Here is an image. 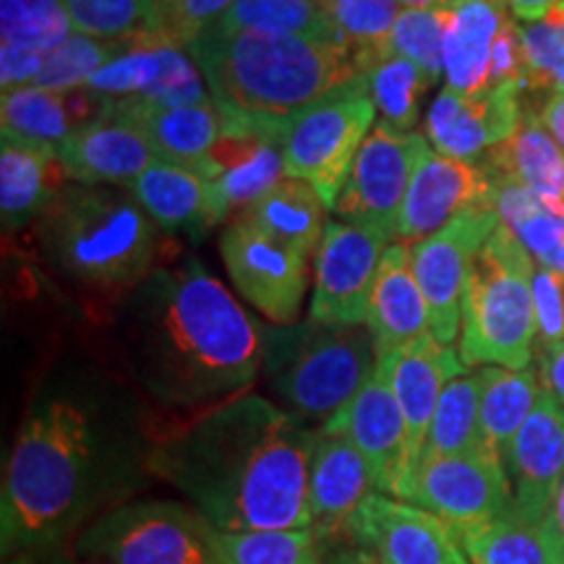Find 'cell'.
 Masks as SVG:
<instances>
[{"instance_id": "1", "label": "cell", "mask_w": 564, "mask_h": 564, "mask_svg": "<svg viewBox=\"0 0 564 564\" xmlns=\"http://www.w3.org/2000/svg\"><path fill=\"white\" fill-rule=\"evenodd\" d=\"M131 390L123 377L74 366L34 398L3 474V560L55 544L100 499L147 474L152 426Z\"/></svg>"}, {"instance_id": "2", "label": "cell", "mask_w": 564, "mask_h": 564, "mask_svg": "<svg viewBox=\"0 0 564 564\" xmlns=\"http://www.w3.org/2000/svg\"><path fill=\"white\" fill-rule=\"evenodd\" d=\"M118 377L171 415H192L251 392L262 333L194 257H175L110 303L105 324Z\"/></svg>"}, {"instance_id": "3", "label": "cell", "mask_w": 564, "mask_h": 564, "mask_svg": "<svg viewBox=\"0 0 564 564\" xmlns=\"http://www.w3.org/2000/svg\"><path fill=\"white\" fill-rule=\"evenodd\" d=\"M319 432L257 392L154 423L147 474L217 531L312 528L308 476Z\"/></svg>"}, {"instance_id": "4", "label": "cell", "mask_w": 564, "mask_h": 564, "mask_svg": "<svg viewBox=\"0 0 564 564\" xmlns=\"http://www.w3.org/2000/svg\"><path fill=\"white\" fill-rule=\"evenodd\" d=\"M186 53L217 108L272 129L329 97L369 87L340 40L207 30Z\"/></svg>"}, {"instance_id": "5", "label": "cell", "mask_w": 564, "mask_h": 564, "mask_svg": "<svg viewBox=\"0 0 564 564\" xmlns=\"http://www.w3.org/2000/svg\"><path fill=\"white\" fill-rule=\"evenodd\" d=\"M32 230L47 270L110 303L178 257L173 238L118 186L70 181Z\"/></svg>"}, {"instance_id": "6", "label": "cell", "mask_w": 564, "mask_h": 564, "mask_svg": "<svg viewBox=\"0 0 564 564\" xmlns=\"http://www.w3.org/2000/svg\"><path fill=\"white\" fill-rule=\"evenodd\" d=\"M377 371L364 324L303 322L262 329V373L280 408L308 429L324 426ZM316 429V432H319Z\"/></svg>"}, {"instance_id": "7", "label": "cell", "mask_w": 564, "mask_h": 564, "mask_svg": "<svg viewBox=\"0 0 564 564\" xmlns=\"http://www.w3.org/2000/svg\"><path fill=\"white\" fill-rule=\"evenodd\" d=\"M535 262L505 225L470 264L463 291L460 361L465 369H528L539 340L533 299Z\"/></svg>"}, {"instance_id": "8", "label": "cell", "mask_w": 564, "mask_h": 564, "mask_svg": "<svg viewBox=\"0 0 564 564\" xmlns=\"http://www.w3.org/2000/svg\"><path fill=\"white\" fill-rule=\"evenodd\" d=\"M220 533L192 505L129 502L84 528L76 556L89 564H223Z\"/></svg>"}, {"instance_id": "9", "label": "cell", "mask_w": 564, "mask_h": 564, "mask_svg": "<svg viewBox=\"0 0 564 564\" xmlns=\"http://www.w3.org/2000/svg\"><path fill=\"white\" fill-rule=\"evenodd\" d=\"M377 105L369 87L343 91L280 123L278 144L288 178H301L319 192L327 209H335L352 160L373 129Z\"/></svg>"}, {"instance_id": "10", "label": "cell", "mask_w": 564, "mask_h": 564, "mask_svg": "<svg viewBox=\"0 0 564 564\" xmlns=\"http://www.w3.org/2000/svg\"><path fill=\"white\" fill-rule=\"evenodd\" d=\"M432 152L419 131H398L377 123L366 137L361 152L337 196L335 212L345 223L371 225L387 230L394 241V225L423 158Z\"/></svg>"}, {"instance_id": "11", "label": "cell", "mask_w": 564, "mask_h": 564, "mask_svg": "<svg viewBox=\"0 0 564 564\" xmlns=\"http://www.w3.org/2000/svg\"><path fill=\"white\" fill-rule=\"evenodd\" d=\"M502 225L491 207L468 209L442 230L411 246V262L432 319V335L442 345L460 337L463 291L470 264L484 243Z\"/></svg>"}, {"instance_id": "12", "label": "cell", "mask_w": 564, "mask_h": 564, "mask_svg": "<svg viewBox=\"0 0 564 564\" xmlns=\"http://www.w3.org/2000/svg\"><path fill=\"white\" fill-rule=\"evenodd\" d=\"M392 236L371 225L329 220L316 251L308 319L322 324H366L379 264Z\"/></svg>"}, {"instance_id": "13", "label": "cell", "mask_w": 564, "mask_h": 564, "mask_svg": "<svg viewBox=\"0 0 564 564\" xmlns=\"http://www.w3.org/2000/svg\"><path fill=\"white\" fill-rule=\"evenodd\" d=\"M220 257L238 295L278 327L295 324L306 299L308 262L253 225L232 220L223 230Z\"/></svg>"}, {"instance_id": "14", "label": "cell", "mask_w": 564, "mask_h": 564, "mask_svg": "<svg viewBox=\"0 0 564 564\" xmlns=\"http://www.w3.org/2000/svg\"><path fill=\"white\" fill-rule=\"evenodd\" d=\"M343 539L369 564H470L453 528L436 514L379 491L358 507Z\"/></svg>"}, {"instance_id": "15", "label": "cell", "mask_w": 564, "mask_h": 564, "mask_svg": "<svg viewBox=\"0 0 564 564\" xmlns=\"http://www.w3.org/2000/svg\"><path fill=\"white\" fill-rule=\"evenodd\" d=\"M411 502L463 535L510 512L512 486L505 463L489 453L434 457L421 463Z\"/></svg>"}, {"instance_id": "16", "label": "cell", "mask_w": 564, "mask_h": 564, "mask_svg": "<svg viewBox=\"0 0 564 564\" xmlns=\"http://www.w3.org/2000/svg\"><path fill=\"white\" fill-rule=\"evenodd\" d=\"M319 432L343 436L364 455L379 494L411 502L415 476L408 455V429L398 398L382 371H373L364 390L335 419L324 423Z\"/></svg>"}, {"instance_id": "17", "label": "cell", "mask_w": 564, "mask_h": 564, "mask_svg": "<svg viewBox=\"0 0 564 564\" xmlns=\"http://www.w3.org/2000/svg\"><path fill=\"white\" fill-rule=\"evenodd\" d=\"M525 84H502L484 95L444 87L426 112V137L436 152L474 162L505 144L523 121Z\"/></svg>"}, {"instance_id": "18", "label": "cell", "mask_w": 564, "mask_h": 564, "mask_svg": "<svg viewBox=\"0 0 564 564\" xmlns=\"http://www.w3.org/2000/svg\"><path fill=\"white\" fill-rule=\"evenodd\" d=\"M494 194L497 186L478 162L455 160L432 150L423 158L408 188L394 225V241L415 246L463 212L478 207L494 209Z\"/></svg>"}, {"instance_id": "19", "label": "cell", "mask_w": 564, "mask_h": 564, "mask_svg": "<svg viewBox=\"0 0 564 564\" xmlns=\"http://www.w3.org/2000/svg\"><path fill=\"white\" fill-rule=\"evenodd\" d=\"M505 470L512 486L510 510L531 523H544L564 478V408L552 392H541L510 453Z\"/></svg>"}, {"instance_id": "20", "label": "cell", "mask_w": 564, "mask_h": 564, "mask_svg": "<svg viewBox=\"0 0 564 564\" xmlns=\"http://www.w3.org/2000/svg\"><path fill=\"white\" fill-rule=\"evenodd\" d=\"M87 87L116 100H144L165 108L212 102L207 82L192 55L165 42H139L97 70Z\"/></svg>"}, {"instance_id": "21", "label": "cell", "mask_w": 564, "mask_h": 564, "mask_svg": "<svg viewBox=\"0 0 564 564\" xmlns=\"http://www.w3.org/2000/svg\"><path fill=\"white\" fill-rule=\"evenodd\" d=\"M377 369L387 377L403 411L408 455H411L415 476L444 387L465 371L460 352L453 345H442L434 335H423L405 348L377 358Z\"/></svg>"}, {"instance_id": "22", "label": "cell", "mask_w": 564, "mask_h": 564, "mask_svg": "<svg viewBox=\"0 0 564 564\" xmlns=\"http://www.w3.org/2000/svg\"><path fill=\"white\" fill-rule=\"evenodd\" d=\"M141 209L160 225L167 236L202 241L232 215L215 181L173 162H158L144 175L126 186Z\"/></svg>"}, {"instance_id": "23", "label": "cell", "mask_w": 564, "mask_h": 564, "mask_svg": "<svg viewBox=\"0 0 564 564\" xmlns=\"http://www.w3.org/2000/svg\"><path fill=\"white\" fill-rule=\"evenodd\" d=\"M373 491L377 481L364 455L343 436L319 432L308 476V507L316 541L333 544L343 539L352 514Z\"/></svg>"}, {"instance_id": "24", "label": "cell", "mask_w": 564, "mask_h": 564, "mask_svg": "<svg viewBox=\"0 0 564 564\" xmlns=\"http://www.w3.org/2000/svg\"><path fill=\"white\" fill-rule=\"evenodd\" d=\"M55 152L68 178L87 183V186L126 188L152 165L162 162L152 141L137 126L116 116L76 131L74 137L61 141Z\"/></svg>"}, {"instance_id": "25", "label": "cell", "mask_w": 564, "mask_h": 564, "mask_svg": "<svg viewBox=\"0 0 564 564\" xmlns=\"http://www.w3.org/2000/svg\"><path fill=\"white\" fill-rule=\"evenodd\" d=\"M110 110L112 97L87 84L74 89H42L30 84L3 91L0 126L6 137L58 147L76 131L108 118Z\"/></svg>"}, {"instance_id": "26", "label": "cell", "mask_w": 564, "mask_h": 564, "mask_svg": "<svg viewBox=\"0 0 564 564\" xmlns=\"http://www.w3.org/2000/svg\"><path fill=\"white\" fill-rule=\"evenodd\" d=\"M366 329L373 340L377 358L390 356L423 335H432L426 299L413 272L411 246L398 241L387 246L373 280Z\"/></svg>"}, {"instance_id": "27", "label": "cell", "mask_w": 564, "mask_h": 564, "mask_svg": "<svg viewBox=\"0 0 564 564\" xmlns=\"http://www.w3.org/2000/svg\"><path fill=\"white\" fill-rule=\"evenodd\" d=\"M70 183L51 144L6 137L0 141V217L3 230L34 228Z\"/></svg>"}, {"instance_id": "28", "label": "cell", "mask_w": 564, "mask_h": 564, "mask_svg": "<svg viewBox=\"0 0 564 564\" xmlns=\"http://www.w3.org/2000/svg\"><path fill=\"white\" fill-rule=\"evenodd\" d=\"M512 11L499 0H453L444 37V82L460 95H484L491 87L494 55Z\"/></svg>"}, {"instance_id": "29", "label": "cell", "mask_w": 564, "mask_h": 564, "mask_svg": "<svg viewBox=\"0 0 564 564\" xmlns=\"http://www.w3.org/2000/svg\"><path fill=\"white\" fill-rule=\"evenodd\" d=\"M110 116L137 126L152 141L162 162H173V165L196 173L207 154L215 150L225 129L223 112L217 110L215 100L188 105V108H165V105L144 100H116L112 97Z\"/></svg>"}, {"instance_id": "30", "label": "cell", "mask_w": 564, "mask_h": 564, "mask_svg": "<svg viewBox=\"0 0 564 564\" xmlns=\"http://www.w3.org/2000/svg\"><path fill=\"white\" fill-rule=\"evenodd\" d=\"M478 165L491 181L520 183L564 215V150L541 121V112L525 110L518 131L486 152Z\"/></svg>"}, {"instance_id": "31", "label": "cell", "mask_w": 564, "mask_h": 564, "mask_svg": "<svg viewBox=\"0 0 564 564\" xmlns=\"http://www.w3.org/2000/svg\"><path fill=\"white\" fill-rule=\"evenodd\" d=\"M324 212H327V204L312 183L285 175L278 186L259 196L236 217L272 236L274 241L285 243L308 262L312 253L319 251L324 230H327L329 220Z\"/></svg>"}, {"instance_id": "32", "label": "cell", "mask_w": 564, "mask_h": 564, "mask_svg": "<svg viewBox=\"0 0 564 564\" xmlns=\"http://www.w3.org/2000/svg\"><path fill=\"white\" fill-rule=\"evenodd\" d=\"M481 371V436L486 453L505 463L514 436L533 413L544 387L531 369L484 366Z\"/></svg>"}, {"instance_id": "33", "label": "cell", "mask_w": 564, "mask_h": 564, "mask_svg": "<svg viewBox=\"0 0 564 564\" xmlns=\"http://www.w3.org/2000/svg\"><path fill=\"white\" fill-rule=\"evenodd\" d=\"M494 212L507 230L525 246L535 267L564 274V215L512 181H494Z\"/></svg>"}, {"instance_id": "34", "label": "cell", "mask_w": 564, "mask_h": 564, "mask_svg": "<svg viewBox=\"0 0 564 564\" xmlns=\"http://www.w3.org/2000/svg\"><path fill=\"white\" fill-rule=\"evenodd\" d=\"M481 371H463L444 387L421 463L434 457L486 453L481 436ZM421 468V465H419Z\"/></svg>"}, {"instance_id": "35", "label": "cell", "mask_w": 564, "mask_h": 564, "mask_svg": "<svg viewBox=\"0 0 564 564\" xmlns=\"http://www.w3.org/2000/svg\"><path fill=\"white\" fill-rule=\"evenodd\" d=\"M470 564H562L544 523L512 510L481 528L457 535Z\"/></svg>"}, {"instance_id": "36", "label": "cell", "mask_w": 564, "mask_h": 564, "mask_svg": "<svg viewBox=\"0 0 564 564\" xmlns=\"http://www.w3.org/2000/svg\"><path fill=\"white\" fill-rule=\"evenodd\" d=\"M212 30L340 40L319 0H236Z\"/></svg>"}, {"instance_id": "37", "label": "cell", "mask_w": 564, "mask_h": 564, "mask_svg": "<svg viewBox=\"0 0 564 564\" xmlns=\"http://www.w3.org/2000/svg\"><path fill=\"white\" fill-rule=\"evenodd\" d=\"M324 11L364 74L392 53L390 34L403 13L398 0H324Z\"/></svg>"}, {"instance_id": "38", "label": "cell", "mask_w": 564, "mask_h": 564, "mask_svg": "<svg viewBox=\"0 0 564 564\" xmlns=\"http://www.w3.org/2000/svg\"><path fill=\"white\" fill-rule=\"evenodd\" d=\"M74 34L61 0H0V47L47 58Z\"/></svg>"}, {"instance_id": "39", "label": "cell", "mask_w": 564, "mask_h": 564, "mask_svg": "<svg viewBox=\"0 0 564 564\" xmlns=\"http://www.w3.org/2000/svg\"><path fill=\"white\" fill-rule=\"evenodd\" d=\"M74 32L100 40L154 42L162 0H61Z\"/></svg>"}, {"instance_id": "40", "label": "cell", "mask_w": 564, "mask_h": 564, "mask_svg": "<svg viewBox=\"0 0 564 564\" xmlns=\"http://www.w3.org/2000/svg\"><path fill=\"white\" fill-rule=\"evenodd\" d=\"M369 95L382 121L398 131H413L419 121L421 100L434 87L429 76L415 63L400 58V55H384L369 74Z\"/></svg>"}, {"instance_id": "41", "label": "cell", "mask_w": 564, "mask_h": 564, "mask_svg": "<svg viewBox=\"0 0 564 564\" xmlns=\"http://www.w3.org/2000/svg\"><path fill=\"white\" fill-rule=\"evenodd\" d=\"M139 40H100L74 32L58 51L47 55L34 87L42 89H74L84 87L97 70L129 53Z\"/></svg>"}, {"instance_id": "42", "label": "cell", "mask_w": 564, "mask_h": 564, "mask_svg": "<svg viewBox=\"0 0 564 564\" xmlns=\"http://www.w3.org/2000/svg\"><path fill=\"white\" fill-rule=\"evenodd\" d=\"M223 564H324L312 528L220 533Z\"/></svg>"}, {"instance_id": "43", "label": "cell", "mask_w": 564, "mask_h": 564, "mask_svg": "<svg viewBox=\"0 0 564 564\" xmlns=\"http://www.w3.org/2000/svg\"><path fill=\"white\" fill-rule=\"evenodd\" d=\"M449 6L440 9H403L390 34V51L419 66L429 82L444 76V37H447Z\"/></svg>"}, {"instance_id": "44", "label": "cell", "mask_w": 564, "mask_h": 564, "mask_svg": "<svg viewBox=\"0 0 564 564\" xmlns=\"http://www.w3.org/2000/svg\"><path fill=\"white\" fill-rule=\"evenodd\" d=\"M528 63L525 91L564 95V3L535 21H520Z\"/></svg>"}, {"instance_id": "45", "label": "cell", "mask_w": 564, "mask_h": 564, "mask_svg": "<svg viewBox=\"0 0 564 564\" xmlns=\"http://www.w3.org/2000/svg\"><path fill=\"white\" fill-rule=\"evenodd\" d=\"M232 3L236 0H162L154 42L186 51L230 11Z\"/></svg>"}, {"instance_id": "46", "label": "cell", "mask_w": 564, "mask_h": 564, "mask_svg": "<svg viewBox=\"0 0 564 564\" xmlns=\"http://www.w3.org/2000/svg\"><path fill=\"white\" fill-rule=\"evenodd\" d=\"M541 379H544V390L552 392L564 408V340L544 348V358H541Z\"/></svg>"}, {"instance_id": "47", "label": "cell", "mask_w": 564, "mask_h": 564, "mask_svg": "<svg viewBox=\"0 0 564 564\" xmlns=\"http://www.w3.org/2000/svg\"><path fill=\"white\" fill-rule=\"evenodd\" d=\"M499 3L507 6L518 21H535L564 3V0H499Z\"/></svg>"}, {"instance_id": "48", "label": "cell", "mask_w": 564, "mask_h": 564, "mask_svg": "<svg viewBox=\"0 0 564 564\" xmlns=\"http://www.w3.org/2000/svg\"><path fill=\"white\" fill-rule=\"evenodd\" d=\"M544 525H546L549 535H552V541H554V546H556V554H560V560L564 564V478H562L560 491H556L552 512L546 514Z\"/></svg>"}, {"instance_id": "49", "label": "cell", "mask_w": 564, "mask_h": 564, "mask_svg": "<svg viewBox=\"0 0 564 564\" xmlns=\"http://www.w3.org/2000/svg\"><path fill=\"white\" fill-rule=\"evenodd\" d=\"M541 121L546 123V129L552 131V137L564 150V95L549 97L544 110H541Z\"/></svg>"}, {"instance_id": "50", "label": "cell", "mask_w": 564, "mask_h": 564, "mask_svg": "<svg viewBox=\"0 0 564 564\" xmlns=\"http://www.w3.org/2000/svg\"><path fill=\"white\" fill-rule=\"evenodd\" d=\"M340 541H343V544L348 546V549H345V552L337 554L335 560H333V556H327V554L322 552V556H324V564H369V560H366V556H364L361 552H358V549L352 546L348 539H340Z\"/></svg>"}, {"instance_id": "51", "label": "cell", "mask_w": 564, "mask_h": 564, "mask_svg": "<svg viewBox=\"0 0 564 564\" xmlns=\"http://www.w3.org/2000/svg\"><path fill=\"white\" fill-rule=\"evenodd\" d=\"M403 9H440V6H449L453 0H398Z\"/></svg>"}, {"instance_id": "52", "label": "cell", "mask_w": 564, "mask_h": 564, "mask_svg": "<svg viewBox=\"0 0 564 564\" xmlns=\"http://www.w3.org/2000/svg\"><path fill=\"white\" fill-rule=\"evenodd\" d=\"M79 564H89V562H79Z\"/></svg>"}, {"instance_id": "53", "label": "cell", "mask_w": 564, "mask_h": 564, "mask_svg": "<svg viewBox=\"0 0 564 564\" xmlns=\"http://www.w3.org/2000/svg\"><path fill=\"white\" fill-rule=\"evenodd\" d=\"M319 3H324V0H319Z\"/></svg>"}]
</instances>
